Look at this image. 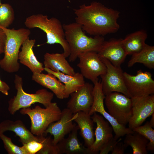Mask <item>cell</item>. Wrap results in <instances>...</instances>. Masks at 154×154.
I'll use <instances>...</instances> for the list:
<instances>
[{
	"label": "cell",
	"mask_w": 154,
	"mask_h": 154,
	"mask_svg": "<svg viewBox=\"0 0 154 154\" xmlns=\"http://www.w3.org/2000/svg\"><path fill=\"white\" fill-rule=\"evenodd\" d=\"M0 27L6 35L4 56L0 60V67L8 73L17 72L20 68L18 62L20 48L23 43L29 38L31 31L24 28L16 30Z\"/></svg>",
	"instance_id": "cell-4"
},
{
	"label": "cell",
	"mask_w": 154,
	"mask_h": 154,
	"mask_svg": "<svg viewBox=\"0 0 154 154\" xmlns=\"http://www.w3.org/2000/svg\"><path fill=\"white\" fill-rule=\"evenodd\" d=\"M68 0V2H70V0Z\"/></svg>",
	"instance_id": "cell-38"
},
{
	"label": "cell",
	"mask_w": 154,
	"mask_h": 154,
	"mask_svg": "<svg viewBox=\"0 0 154 154\" xmlns=\"http://www.w3.org/2000/svg\"><path fill=\"white\" fill-rule=\"evenodd\" d=\"M125 147L123 143L120 141L115 145L111 151L112 154H123Z\"/></svg>",
	"instance_id": "cell-33"
},
{
	"label": "cell",
	"mask_w": 154,
	"mask_h": 154,
	"mask_svg": "<svg viewBox=\"0 0 154 154\" xmlns=\"http://www.w3.org/2000/svg\"><path fill=\"white\" fill-rule=\"evenodd\" d=\"M94 100L89 114L92 115L98 112L106 119L112 126L115 133L114 138L117 139L127 134L134 132L132 129L119 123L105 109L104 100L105 96L102 92L100 82L98 81L94 84Z\"/></svg>",
	"instance_id": "cell-10"
},
{
	"label": "cell",
	"mask_w": 154,
	"mask_h": 154,
	"mask_svg": "<svg viewBox=\"0 0 154 154\" xmlns=\"http://www.w3.org/2000/svg\"><path fill=\"white\" fill-rule=\"evenodd\" d=\"M61 111L56 103L51 102L44 108L37 105L34 108H22L20 112L29 117L31 121L30 131L34 135L39 136L44 135L49 125L59 119Z\"/></svg>",
	"instance_id": "cell-6"
},
{
	"label": "cell",
	"mask_w": 154,
	"mask_h": 154,
	"mask_svg": "<svg viewBox=\"0 0 154 154\" xmlns=\"http://www.w3.org/2000/svg\"><path fill=\"white\" fill-rule=\"evenodd\" d=\"M36 42L35 39L28 38L22 44L19 54L20 62L28 67L33 73H41L44 70L43 64L39 62L35 56L33 48Z\"/></svg>",
	"instance_id": "cell-18"
},
{
	"label": "cell",
	"mask_w": 154,
	"mask_h": 154,
	"mask_svg": "<svg viewBox=\"0 0 154 154\" xmlns=\"http://www.w3.org/2000/svg\"><path fill=\"white\" fill-rule=\"evenodd\" d=\"M14 82L17 94L8 101V109L11 114H14L22 108L30 107L36 103H40L46 107L52 102L54 94L46 89H39L34 94L26 92L23 88L22 78L17 74L15 75Z\"/></svg>",
	"instance_id": "cell-5"
},
{
	"label": "cell",
	"mask_w": 154,
	"mask_h": 154,
	"mask_svg": "<svg viewBox=\"0 0 154 154\" xmlns=\"http://www.w3.org/2000/svg\"><path fill=\"white\" fill-rule=\"evenodd\" d=\"M74 114V121L79 127L85 146L90 149L95 141L94 122L89 113L80 111Z\"/></svg>",
	"instance_id": "cell-20"
},
{
	"label": "cell",
	"mask_w": 154,
	"mask_h": 154,
	"mask_svg": "<svg viewBox=\"0 0 154 154\" xmlns=\"http://www.w3.org/2000/svg\"><path fill=\"white\" fill-rule=\"evenodd\" d=\"M127 64V66L130 67L135 64H143L149 69L154 68V46L146 44L139 51L133 54Z\"/></svg>",
	"instance_id": "cell-25"
},
{
	"label": "cell",
	"mask_w": 154,
	"mask_h": 154,
	"mask_svg": "<svg viewBox=\"0 0 154 154\" xmlns=\"http://www.w3.org/2000/svg\"><path fill=\"white\" fill-rule=\"evenodd\" d=\"M122 39L112 38L105 40L98 52L100 59H106L114 66L121 67L127 55L122 44Z\"/></svg>",
	"instance_id": "cell-16"
},
{
	"label": "cell",
	"mask_w": 154,
	"mask_h": 154,
	"mask_svg": "<svg viewBox=\"0 0 154 154\" xmlns=\"http://www.w3.org/2000/svg\"><path fill=\"white\" fill-rule=\"evenodd\" d=\"M74 11L76 22L90 35L103 36L116 33L120 28L117 20L120 12L99 2H93L89 5L83 4Z\"/></svg>",
	"instance_id": "cell-1"
},
{
	"label": "cell",
	"mask_w": 154,
	"mask_h": 154,
	"mask_svg": "<svg viewBox=\"0 0 154 154\" xmlns=\"http://www.w3.org/2000/svg\"><path fill=\"white\" fill-rule=\"evenodd\" d=\"M123 76L125 86L131 98L154 94V80L150 72H143L139 70L135 75H133L124 72Z\"/></svg>",
	"instance_id": "cell-9"
},
{
	"label": "cell",
	"mask_w": 154,
	"mask_h": 154,
	"mask_svg": "<svg viewBox=\"0 0 154 154\" xmlns=\"http://www.w3.org/2000/svg\"><path fill=\"white\" fill-rule=\"evenodd\" d=\"M44 70L47 73L54 75L60 82L64 84L65 86L64 98H68L72 93L79 89L85 82L84 77L78 72L72 76L59 71L54 72L44 67Z\"/></svg>",
	"instance_id": "cell-21"
},
{
	"label": "cell",
	"mask_w": 154,
	"mask_h": 154,
	"mask_svg": "<svg viewBox=\"0 0 154 154\" xmlns=\"http://www.w3.org/2000/svg\"><path fill=\"white\" fill-rule=\"evenodd\" d=\"M15 19L14 10L8 3L0 5V26L7 28L13 22Z\"/></svg>",
	"instance_id": "cell-28"
},
{
	"label": "cell",
	"mask_w": 154,
	"mask_h": 154,
	"mask_svg": "<svg viewBox=\"0 0 154 154\" xmlns=\"http://www.w3.org/2000/svg\"><path fill=\"white\" fill-rule=\"evenodd\" d=\"M32 79L42 86L51 91L57 98H64L65 86L54 75L50 73H33Z\"/></svg>",
	"instance_id": "cell-23"
},
{
	"label": "cell",
	"mask_w": 154,
	"mask_h": 154,
	"mask_svg": "<svg viewBox=\"0 0 154 154\" xmlns=\"http://www.w3.org/2000/svg\"><path fill=\"white\" fill-rule=\"evenodd\" d=\"M6 40L5 33L0 27V54L4 52Z\"/></svg>",
	"instance_id": "cell-34"
},
{
	"label": "cell",
	"mask_w": 154,
	"mask_h": 154,
	"mask_svg": "<svg viewBox=\"0 0 154 154\" xmlns=\"http://www.w3.org/2000/svg\"><path fill=\"white\" fill-rule=\"evenodd\" d=\"M134 131L137 132L144 136L149 141L147 150L153 152L154 151V130L147 121L143 125H141L132 129Z\"/></svg>",
	"instance_id": "cell-27"
},
{
	"label": "cell",
	"mask_w": 154,
	"mask_h": 154,
	"mask_svg": "<svg viewBox=\"0 0 154 154\" xmlns=\"http://www.w3.org/2000/svg\"><path fill=\"white\" fill-rule=\"evenodd\" d=\"M2 3H1V0H0V5Z\"/></svg>",
	"instance_id": "cell-37"
},
{
	"label": "cell",
	"mask_w": 154,
	"mask_h": 154,
	"mask_svg": "<svg viewBox=\"0 0 154 154\" xmlns=\"http://www.w3.org/2000/svg\"><path fill=\"white\" fill-rule=\"evenodd\" d=\"M131 98L132 115L128 125L129 128L132 129L141 125L148 117L154 113V95Z\"/></svg>",
	"instance_id": "cell-12"
},
{
	"label": "cell",
	"mask_w": 154,
	"mask_h": 154,
	"mask_svg": "<svg viewBox=\"0 0 154 154\" xmlns=\"http://www.w3.org/2000/svg\"><path fill=\"white\" fill-rule=\"evenodd\" d=\"M151 116V118L149 122L151 126L153 128L154 127V113L152 114Z\"/></svg>",
	"instance_id": "cell-36"
},
{
	"label": "cell",
	"mask_w": 154,
	"mask_h": 154,
	"mask_svg": "<svg viewBox=\"0 0 154 154\" xmlns=\"http://www.w3.org/2000/svg\"><path fill=\"white\" fill-rule=\"evenodd\" d=\"M125 135L123 143L126 148L131 147L133 154L148 153L147 148L149 141L144 136L135 131Z\"/></svg>",
	"instance_id": "cell-26"
},
{
	"label": "cell",
	"mask_w": 154,
	"mask_h": 154,
	"mask_svg": "<svg viewBox=\"0 0 154 154\" xmlns=\"http://www.w3.org/2000/svg\"><path fill=\"white\" fill-rule=\"evenodd\" d=\"M121 138L117 139L113 137L99 151L100 154H108L111 152L115 145L118 142L121 141Z\"/></svg>",
	"instance_id": "cell-32"
},
{
	"label": "cell",
	"mask_w": 154,
	"mask_h": 154,
	"mask_svg": "<svg viewBox=\"0 0 154 154\" xmlns=\"http://www.w3.org/2000/svg\"><path fill=\"white\" fill-rule=\"evenodd\" d=\"M40 137L39 141H32L23 144L27 154H38L42 148L43 145Z\"/></svg>",
	"instance_id": "cell-31"
},
{
	"label": "cell",
	"mask_w": 154,
	"mask_h": 154,
	"mask_svg": "<svg viewBox=\"0 0 154 154\" xmlns=\"http://www.w3.org/2000/svg\"><path fill=\"white\" fill-rule=\"evenodd\" d=\"M147 37L143 30H139L127 35L122 42L127 55L132 54L140 51L144 46Z\"/></svg>",
	"instance_id": "cell-24"
},
{
	"label": "cell",
	"mask_w": 154,
	"mask_h": 154,
	"mask_svg": "<svg viewBox=\"0 0 154 154\" xmlns=\"http://www.w3.org/2000/svg\"><path fill=\"white\" fill-rule=\"evenodd\" d=\"M10 88L9 85L5 82L1 81L0 79V92L3 94L7 96Z\"/></svg>",
	"instance_id": "cell-35"
},
{
	"label": "cell",
	"mask_w": 154,
	"mask_h": 154,
	"mask_svg": "<svg viewBox=\"0 0 154 154\" xmlns=\"http://www.w3.org/2000/svg\"><path fill=\"white\" fill-rule=\"evenodd\" d=\"M91 117L96 127L94 132L95 141L89 149L92 154L98 153L105 145L114 137L113 129L110 123L102 116L94 112Z\"/></svg>",
	"instance_id": "cell-15"
},
{
	"label": "cell",
	"mask_w": 154,
	"mask_h": 154,
	"mask_svg": "<svg viewBox=\"0 0 154 154\" xmlns=\"http://www.w3.org/2000/svg\"><path fill=\"white\" fill-rule=\"evenodd\" d=\"M79 129L76 124L68 137H64L57 144L59 154H92L90 149L79 141L78 134Z\"/></svg>",
	"instance_id": "cell-17"
},
{
	"label": "cell",
	"mask_w": 154,
	"mask_h": 154,
	"mask_svg": "<svg viewBox=\"0 0 154 154\" xmlns=\"http://www.w3.org/2000/svg\"><path fill=\"white\" fill-rule=\"evenodd\" d=\"M74 118V114L69 109L67 108L63 109L61 111L59 119L49 125L46 130L44 135L49 133L53 135V143L56 145L73 129L76 124L73 123Z\"/></svg>",
	"instance_id": "cell-14"
},
{
	"label": "cell",
	"mask_w": 154,
	"mask_h": 154,
	"mask_svg": "<svg viewBox=\"0 0 154 154\" xmlns=\"http://www.w3.org/2000/svg\"><path fill=\"white\" fill-rule=\"evenodd\" d=\"M101 59L106 67V73L100 76L102 89L105 96L113 92H117L131 98L125 84L123 72L121 67L114 66L106 59Z\"/></svg>",
	"instance_id": "cell-8"
},
{
	"label": "cell",
	"mask_w": 154,
	"mask_h": 154,
	"mask_svg": "<svg viewBox=\"0 0 154 154\" xmlns=\"http://www.w3.org/2000/svg\"><path fill=\"white\" fill-rule=\"evenodd\" d=\"M77 66L84 78L94 84L98 81V77L105 73L106 67L100 58L98 52L88 51L80 55Z\"/></svg>",
	"instance_id": "cell-11"
},
{
	"label": "cell",
	"mask_w": 154,
	"mask_h": 154,
	"mask_svg": "<svg viewBox=\"0 0 154 154\" xmlns=\"http://www.w3.org/2000/svg\"><path fill=\"white\" fill-rule=\"evenodd\" d=\"M24 23L29 29L38 28L43 31L46 35L45 43L60 44L63 48L65 57L69 56L70 47L65 39L62 25L58 19L54 17L48 19L47 15L42 14H35L27 17Z\"/></svg>",
	"instance_id": "cell-3"
},
{
	"label": "cell",
	"mask_w": 154,
	"mask_h": 154,
	"mask_svg": "<svg viewBox=\"0 0 154 154\" xmlns=\"http://www.w3.org/2000/svg\"></svg>",
	"instance_id": "cell-39"
},
{
	"label": "cell",
	"mask_w": 154,
	"mask_h": 154,
	"mask_svg": "<svg viewBox=\"0 0 154 154\" xmlns=\"http://www.w3.org/2000/svg\"><path fill=\"white\" fill-rule=\"evenodd\" d=\"M66 58L63 53L46 52L44 55V67L54 72L59 71L64 74L73 75L76 72Z\"/></svg>",
	"instance_id": "cell-22"
},
{
	"label": "cell",
	"mask_w": 154,
	"mask_h": 154,
	"mask_svg": "<svg viewBox=\"0 0 154 154\" xmlns=\"http://www.w3.org/2000/svg\"><path fill=\"white\" fill-rule=\"evenodd\" d=\"M65 39L70 48V62H73L82 53L88 51L98 52L105 41L102 36H87L81 26L75 22L62 25Z\"/></svg>",
	"instance_id": "cell-2"
},
{
	"label": "cell",
	"mask_w": 154,
	"mask_h": 154,
	"mask_svg": "<svg viewBox=\"0 0 154 154\" xmlns=\"http://www.w3.org/2000/svg\"><path fill=\"white\" fill-rule=\"evenodd\" d=\"M40 136L43 146L38 154H59L57 145L53 143V139L50 136L46 137L44 135Z\"/></svg>",
	"instance_id": "cell-30"
},
{
	"label": "cell",
	"mask_w": 154,
	"mask_h": 154,
	"mask_svg": "<svg viewBox=\"0 0 154 154\" xmlns=\"http://www.w3.org/2000/svg\"><path fill=\"white\" fill-rule=\"evenodd\" d=\"M0 138L2 141L5 149L9 154H27L23 146L19 147L12 142L11 139L5 135L0 134Z\"/></svg>",
	"instance_id": "cell-29"
},
{
	"label": "cell",
	"mask_w": 154,
	"mask_h": 154,
	"mask_svg": "<svg viewBox=\"0 0 154 154\" xmlns=\"http://www.w3.org/2000/svg\"><path fill=\"white\" fill-rule=\"evenodd\" d=\"M7 131L15 133L19 137V141L22 144L32 141H39L40 139V136L34 135L20 120L14 121L7 119L0 122V134Z\"/></svg>",
	"instance_id": "cell-19"
},
{
	"label": "cell",
	"mask_w": 154,
	"mask_h": 154,
	"mask_svg": "<svg viewBox=\"0 0 154 154\" xmlns=\"http://www.w3.org/2000/svg\"><path fill=\"white\" fill-rule=\"evenodd\" d=\"M94 86L85 82L79 89L72 93L67 108L73 114L82 111L89 113L94 100Z\"/></svg>",
	"instance_id": "cell-13"
},
{
	"label": "cell",
	"mask_w": 154,
	"mask_h": 154,
	"mask_svg": "<svg viewBox=\"0 0 154 154\" xmlns=\"http://www.w3.org/2000/svg\"><path fill=\"white\" fill-rule=\"evenodd\" d=\"M108 112L119 124L125 126L132 115V101L123 94L113 92L105 96Z\"/></svg>",
	"instance_id": "cell-7"
}]
</instances>
